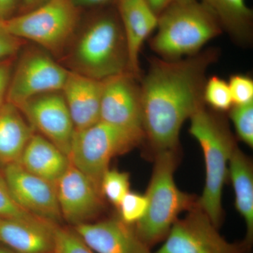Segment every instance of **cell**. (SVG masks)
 I'll return each instance as SVG.
<instances>
[{
	"instance_id": "1",
	"label": "cell",
	"mask_w": 253,
	"mask_h": 253,
	"mask_svg": "<svg viewBox=\"0 0 253 253\" xmlns=\"http://www.w3.org/2000/svg\"><path fill=\"white\" fill-rule=\"evenodd\" d=\"M217 57L211 48L181 59L150 60L140 81L143 128L156 151H175L183 124L205 104L206 73Z\"/></svg>"
},
{
	"instance_id": "2",
	"label": "cell",
	"mask_w": 253,
	"mask_h": 253,
	"mask_svg": "<svg viewBox=\"0 0 253 253\" xmlns=\"http://www.w3.org/2000/svg\"><path fill=\"white\" fill-rule=\"evenodd\" d=\"M150 41L158 57L178 60L193 56L223 32L220 23L200 0H174L158 15Z\"/></svg>"
},
{
	"instance_id": "3",
	"label": "cell",
	"mask_w": 253,
	"mask_h": 253,
	"mask_svg": "<svg viewBox=\"0 0 253 253\" xmlns=\"http://www.w3.org/2000/svg\"><path fill=\"white\" fill-rule=\"evenodd\" d=\"M106 8L97 9L70 56L71 71L98 81L129 72L127 46L117 10Z\"/></svg>"
},
{
	"instance_id": "4",
	"label": "cell",
	"mask_w": 253,
	"mask_h": 253,
	"mask_svg": "<svg viewBox=\"0 0 253 253\" xmlns=\"http://www.w3.org/2000/svg\"><path fill=\"white\" fill-rule=\"evenodd\" d=\"M189 120V133L199 143L206 164V182L197 204L218 227L222 219L221 200L228 166L236 145L222 120L206 109V104L200 106Z\"/></svg>"
},
{
	"instance_id": "5",
	"label": "cell",
	"mask_w": 253,
	"mask_h": 253,
	"mask_svg": "<svg viewBox=\"0 0 253 253\" xmlns=\"http://www.w3.org/2000/svg\"><path fill=\"white\" fill-rule=\"evenodd\" d=\"M175 168L174 151H157L146 194L147 211L134 226L136 235L148 247L166 239L179 214L197 204L194 196L176 186Z\"/></svg>"
},
{
	"instance_id": "6",
	"label": "cell",
	"mask_w": 253,
	"mask_h": 253,
	"mask_svg": "<svg viewBox=\"0 0 253 253\" xmlns=\"http://www.w3.org/2000/svg\"><path fill=\"white\" fill-rule=\"evenodd\" d=\"M144 138L143 133L99 121L89 127L75 131L68 159L100 191L101 179L109 169L111 160L130 151Z\"/></svg>"
},
{
	"instance_id": "7",
	"label": "cell",
	"mask_w": 253,
	"mask_h": 253,
	"mask_svg": "<svg viewBox=\"0 0 253 253\" xmlns=\"http://www.w3.org/2000/svg\"><path fill=\"white\" fill-rule=\"evenodd\" d=\"M80 8L72 0H48L34 9L3 21L18 39L39 44L51 54L63 52L79 21Z\"/></svg>"
},
{
	"instance_id": "8",
	"label": "cell",
	"mask_w": 253,
	"mask_h": 253,
	"mask_svg": "<svg viewBox=\"0 0 253 253\" xmlns=\"http://www.w3.org/2000/svg\"><path fill=\"white\" fill-rule=\"evenodd\" d=\"M68 73L45 51L27 49L13 69L6 101L18 107L38 95L61 91Z\"/></svg>"
},
{
	"instance_id": "9",
	"label": "cell",
	"mask_w": 253,
	"mask_h": 253,
	"mask_svg": "<svg viewBox=\"0 0 253 253\" xmlns=\"http://www.w3.org/2000/svg\"><path fill=\"white\" fill-rule=\"evenodd\" d=\"M246 244L228 242L196 204L174 223L156 253H244Z\"/></svg>"
},
{
	"instance_id": "10",
	"label": "cell",
	"mask_w": 253,
	"mask_h": 253,
	"mask_svg": "<svg viewBox=\"0 0 253 253\" xmlns=\"http://www.w3.org/2000/svg\"><path fill=\"white\" fill-rule=\"evenodd\" d=\"M140 81L129 72L104 80L99 121L144 134Z\"/></svg>"
},
{
	"instance_id": "11",
	"label": "cell",
	"mask_w": 253,
	"mask_h": 253,
	"mask_svg": "<svg viewBox=\"0 0 253 253\" xmlns=\"http://www.w3.org/2000/svg\"><path fill=\"white\" fill-rule=\"evenodd\" d=\"M18 108L35 131L68 156L76 128L61 91L38 95Z\"/></svg>"
},
{
	"instance_id": "12",
	"label": "cell",
	"mask_w": 253,
	"mask_h": 253,
	"mask_svg": "<svg viewBox=\"0 0 253 253\" xmlns=\"http://www.w3.org/2000/svg\"><path fill=\"white\" fill-rule=\"evenodd\" d=\"M2 174L20 207L35 217L60 225L63 218L56 184L27 172L18 163L3 168Z\"/></svg>"
},
{
	"instance_id": "13",
	"label": "cell",
	"mask_w": 253,
	"mask_h": 253,
	"mask_svg": "<svg viewBox=\"0 0 253 253\" xmlns=\"http://www.w3.org/2000/svg\"><path fill=\"white\" fill-rule=\"evenodd\" d=\"M63 219L73 226L91 222L103 210L102 195L94 183L70 163L56 184Z\"/></svg>"
},
{
	"instance_id": "14",
	"label": "cell",
	"mask_w": 253,
	"mask_h": 253,
	"mask_svg": "<svg viewBox=\"0 0 253 253\" xmlns=\"http://www.w3.org/2000/svg\"><path fill=\"white\" fill-rule=\"evenodd\" d=\"M73 229L95 253H151L134 227L121 219L85 223Z\"/></svg>"
},
{
	"instance_id": "15",
	"label": "cell",
	"mask_w": 253,
	"mask_h": 253,
	"mask_svg": "<svg viewBox=\"0 0 253 253\" xmlns=\"http://www.w3.org/2000/svg\"><path fill=\"white\" fill-rule=\"evenodd\" d=\"M56 225L39 218L0 217V243L16 253H55Z\"/></svg>"
},
{
	"instance_id": "16",
	"label": "cell",
	"mask_w": 253,
	"mask_h": 253,
	"mask_svg": "<svg viewBox=\"0 0 253 253\" xmlns=\"http://www.w3.org/2000/svg\"><path fill=\"white\" fill-rule=\"evenodd\" d=\"M116 10L126 36L129 72L141 80L139 54L158 26V16L146 0H117Z\"/></svg>"
},
{
	"instance_id": "17",
	"label": "cell",
	"mask_w": 253,
	"mask_h": 253,
	"mask_svg": "<svg viewBox=\"0 0 253 253\" xmlns=\"http://www.w3.org/2000/svg\"><path fill=\"white\" fill-rule=\"evenodd\" d=\"M103 81L68 71L61 93L76 130L85 129L100 121Z\"/></svg>"
},
{
	"instance_id": "18",
	"label": "cell",
	"mask_w": 253,
	"mask_h": 253,
	"mask_svg": "<svg viewBox=\"0 0 253 253\" xmlns=\"http://www.w3.org/2000/svg\"><path fill=\"white\" fill-rule=\"evenodd\" d=\"M18 163L27 172L55 184L70 166L68 156L38 133L32 136Z\"/></svg>"
},
{
	"instance_id": "19",
	"label": "cell",
	"mask_w": 253,
	"mask_h": 253,
	"mask_svg": "<svg viewBox=\"0 0 253 253\" xmlns=\"http://www.w3.org/2000/svg\"><path fill=\"white\" fill-rule=\"evenodd\" d=\"M35 133L19 109L6 101L0 107V165L4 168L19 162Z\"/></svg>"
},
{
	"instance_id": "20",
	"label": "cell",
	"mask_w": 253,
	"mask_h": 253,
	"mask_svg": "<svg viewBox=\"0 0 253 253\" xmlns=\"http://www.w3.org/2000/svg\"><path fill=\"white\" fill-rule=\"evenodd\" d=\"M212 11L231 39L240 46L252 44L253 11L246 0H200Z\"/></svg>"
},
{
	"instance_id": "21",
	"label": "cell",
	"mask_w": 253,
	"mask_h": 253,
	"mask_svg": "<svg viewBox=\"0 0 253 253\" xmlns=\"http://www.w3.org/2000/svg\"><path fill=\"white\" fill-rule=\"evenodd\" d=\"M234 193L235 206L246 225L244 244L250 246L253 239V172L251 161L236 146L229 163V173Z\"/></svg>"
},
{
	"instance_id": "22",
	"label": "cell",
	"mask_w": 253,
	"mask_h": 253,
	"mask_svg": "<svg viewBox=\"0 0 253 253\" xmlns=\"http://www.w3.org/2000/svg\"><path fill=\"white\" fill-rule=\"evenodd\" d=\"M203 97L205 104L221 112L229 111L234 105L228 82L217 76L206 80Z\"/></svg>"
},
{
	"instance_id": "23",
	"label": "cell",
	"mask_w": 253,
	"mask_h": 253,
	"mask_svg": "<svg viewBox=\"0 0 253 253\" xmlns=\"http://www.w3.org/2000/svg\"><path fill=\"white\" fill-rule=\"evenodd\" d=\"M129 185L128 173L109 169L101 179L100 191L102 196L118 208L125 196L130 191Z\"/></svg>"
},
{
	"instance_id": "24",
	"label": "cell",
	"mask_w": 253,
	"mask_h": 253,
	"mask_svg": "<svg viewBox=\"0 0 253 253\" xmlns=\"http://www.w3.org/2000/svg\"><path fill=\"white\" fill-rule=\"evenodd\" d=\"M230 118L236 133L241 141L253 146V102L242 105H233L229 110Z\"/></svg>"
},
{
	"instance_id": "25",
	"label": "cell",
	"mask_w": 253,
	"mask_h": 253,
	"mask_svg": "<svg viewBox=\"0 0 253 253\" xmlns=\"http://www.w3.org/2000/svg\"><path fill=\"white\" fill-rule=\"evenodd\" d=\"M147 208L148 199L146 194L129 191L118 206L121 214L120 219L129 225L135 224L144 217Z\"/></svg>"
},
{
	"instance_id": "26",
	"label": "cell",
	"mask_w": 253,
	"mask_h": 253,
	"mask_svg": "<svg viewBox=\"0 0 253 253\" xmlns=\"http://www.w3.org/2000/svg\"><path fill=\"white\" fill-rule=\"evenodd\" d=\"M56 236L55 253H95L73 229L56 225Z\"/></svg>"
},
{
	"instance_id": "27",
	"label": "cell",
	"mask_w": 253,
	"mask_h": 253,
	"mask_svg": "<svg viewBox=\"0 0 253 253\" xmlns=\"http://www.w3.org/2000/svg\"><path fill=\"white\" fill-rule=\"evenodd\" d=\"M0 217L18 219L38 218L25 211L15 202L6 185L2 172H0Z\"/></svg>"
},
{
	"instance_id": "28",
	"label": "cell",
	"mask_w": 253,
	"mask_h": 253,
	"mask_svg": "<svg viewBox=\"0 0 253 253\" xmlns=\"http://www.w3.org/2000/svg\"><path fill=\"white\" fill-rule=\"evenodd\" d=\"M234 105L253 102V81L245 75H233L228 83Z\"/></svg>"
},
{
	"instance_id": "29",
	"label": "cell",
	"mask_w": 253,
	"mask_h": 253,
	"mask_svg": "<svg viewBox=\"0 0 253 253\" xmlns=\"http://www.w3.org/2000/svg\"><path fill=\"white\" fill-rule=\"evenodd\" d=\"M24 41L9 33L0 20V60L12 57L22 47Z\"/></svg>"
},
{
	"instance_id": "30",
	"label": "cell",
	"mask_w": 253,
	"mask_h": 253,
	"mask_svg": "<svg viewBox=\"0 0 253 253\" xmlns=\"http://www.w3.org/2000/svg\"><path fill=\"white\" fill-rule=\"evenodd\" d=\"M14 56L0 60V107L6 101L11 74L14 69Z\"/></svg>"
},
{
	"instance_id": "31",
	"label": "cell",
	"mask_w": 253,
	"mask_h": 253,
	"mask_svg": "<svg viewBox=\"0 0 253 253\" xmlns=\"http://www.w3.org/2000/svg\"><path fill=\"white\" fill-rule=\"evenodd\" d=\"M78 8H89V9H100L107 7L110 5L116 4L117 0H72Z\"/></svg>"
},
{
	"instance_id": "32",
	"label": "cell",
	"mask_w": 253,
	"mask_h": 253,
	"mask_svg": "<svg viewBox=\"0 0 253 253\" xmlns=\"http://www.w3.org/2000/svg\"><path fill=\"white\" fill-rule=\"evenodd\" d=\"M21 0H0V20L4 21L12 17Z\"/></svg>"
},
{
	"instance_id": "33",
	"label": "cell",
	"mask_w": 253,
	"mask_h": 253,
	"mask_svg": "<svg viewBox=\"0 0 253 253\" xmlns=\"http://www.w3.org/2000/svg\"><path fill=\"white\" fill-rule=\"evenodd\" d=\"M149 3L151 9L154 10L155 13L158 15L166 9L174 0H146Z\"/></svg>"
},
{
	"instance_id": "34",
	"label": "cell",
	"mask_w": 253,
	"mask_h": 253,
	"mask_svg": "<svg viewBox=\"0 0 253 253\" xmlns=\"http://www.w3.org/2000/svg\"><path fill=\"white\" fill-rule=\"evenodd\" d=\"M48 0H21L22 13L27 12L44 4Z\"/></svg>"
},
{
	"instance_id": "35",
	"label": "cell",
	"mask_w": 253,
	"mask_h": 253,
	"mask_svg": "<svg viewBox=\"0 0 253 253\" xmlns=\"http://www.w3.org/2000/svg\"><path fill=\"white\" fill-rule=\"evenodd\" d=\"M0 253H14L12 250L9 249V248L6 247V246H4V244H1L0 243Z\"/></svg>"
}]
</instances>
